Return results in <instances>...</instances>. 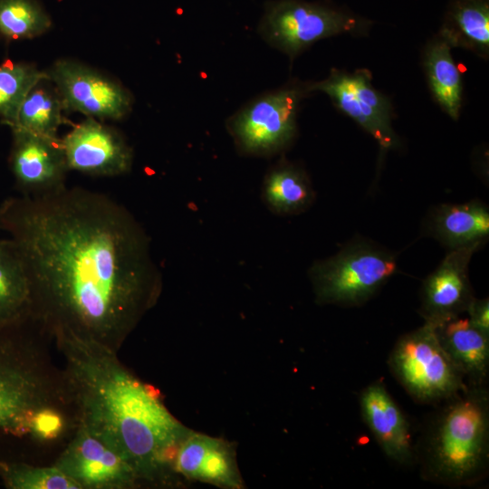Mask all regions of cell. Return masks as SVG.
Masks as SVG:
<instances>
[{
    "mask_svg": "<svg viewBox=\"0 0 489 489\" xmlns=\"http://www.w3.org/2000/svg\"><path fill=\"white\" fill-rule=\"evenodd\" d=\"M0 229L22 255L30 318L118 352L157 302L162 278L150 240L111 197L82 187L11 197Z\"/></svg>",
    "mask_w": 489,
    "mask_h": 489,
    "instance_id": "cell-1",
    "label": "cell"
},
{
    "mask_svg": "<svg viewBox=\"0 0 489 489\" xmlns=\"http://www.w3.org/2000/svg\"><path fill=\"white\" fill-rule=\"evenodd\" d=\"M64 359L63 386L79 424L117 450L139 478L168 467L188 430L168 411L158 390L131 374L117 352L72 334H53Z\"/></svg>",
    "mask_w": 489,
    "mask_h": 489,
    "instance_id": "cell-2",
    "label": "cell"
},
{
    "mask_svg": "<svg viewBox=\"0 0 489 489\" xmlns=\"http://www.w3.org/2000/svg\"><path fill=\"white\" fill-rule=\"evenodd\" d=\"M444 402L417 449L421 475L445 485H471L484 479L488 471V389L486 386L468 385Z\"/></svg>",
    "mask_w": 489,
    "mask_h": 489,
    "instance_id": "cell-3",
    "label": "cell"
},
{
    "mask_svg": "<svg viewBox=\"0 0 489 489\" xmlns=\"http://www.w3.org/2000/svg\"><path fill=\"white\" fill-rule=\"evenodd\" d=\"M0 328V436L30 434L34 414L52 405L54 389L22 329Z\"/></svg>",
    "mask_w": 489,
    "mask_h": 489,
    "instance_id": "cell-4",
    "label": "cell"
},
{
    "mask_svg": "<svg viewBox=\"0 0 489 489\" xmlns=\"http://www.w3.org/2000/svg\"><path fill=\"white\" fill-rule=\"evenodd\" d=\"M396 256L365 240H354L333 256L315 262L309 275L317 302L358 306L394 274Z\"/></svg>",
    "mask_w": 489,
    "mask_h": 489,
    "instance_id": "cell-5",
    "label": "cell"
},
{
    "mask_svg": "<svg viewBox=\"0 0 489 489\" xmlns=\"http://www.w3.org/2000/svg\"><path fill=\"white\" fill-rule=\"evenodd\" d=\"M388 365L405 390L421 403L444 402L468 387L429 322L398 340Z\"/></svg>",
    "mask_w": 489,
    "mask_h": 489,
    "instance_id": "cell-6",
    "label": "cell"
},
{
    "mask_svg": "<svg viewBox=\"0 0 489 489\" xmlns=\"http://www.w3.org/2000/svg\"><path fill=\"white\" fill-rule=\"evenodd\" d=\"M368 19L327 5L304 0H273L266 4L259 34L273 48L293 60L312 43L341 34H363Z\"/></svg>",
    "mask_w": 489,
    "mask_h": 489,
    "instance_id": "cell-7",
    "label": "cell"
},
{
    "mask_svg": "<svg viewBox=\"0 0 489 489\" xmlns=\"http://www.w3.org/2000/svg\"><path fill=\"white\" fill-rule=\"evenodd\" d=\"M309 92L306 84H289L251 100L226 120L239 153L259 158L280 154L293 141L297 112Z\"/></svg>",
    "mask_w": 489,
    "mask_h": 489,
    "instance_id": "cell-8",
    "label": "cell"
},
{
    "mask_svg": "<svg viewBox=\"0 0 489 489\" xmlns=\"http://www.w3.org/2000/svg\"><path fill=\"white\" fill-rule=\"evenodd\" d=\"M48 72L64 110L87 117L120 120L132 109L133 97L120 82L72 59H61Z\"/></svg>",
    "mask_w": 489,
    "mask_h": 489,
    "instance_id": "cell-9",
    "label": "cell"
},
{
    "mask_svg": "<svg viewBox=\"0 0 489 489\" xmlns=\"http://www.w3.org/2000/svg\"><path fill=\"white\" fill-rule=\"evenodd\" d=\"M306 88L309 92L327 94L335 106L371 134L383 149H391L398 143L391 127V105L374 89L369 72L346 73L332 70L327 78L308 83Z\"/></svg>",
    "mask_w": 489,
    "mask_h": 489,
    "instance_id": "cell-10",
    "label": "cell"
},
{
    "mask_svg": "<svg viewBox=\"0 0 489 489\" xmlns=\"http://www.w3.org/2000/svg\"><path fill=\"white\" fill-rule=\"evenodd\" d=\"M55 465L81 489H127L140 479L124 456L80 424Z\"/></svg>",
    "mask_w": 489,
    "mask_h": 489,
    "instance_id": "cell-11",
    "label": "cell"
},
{
    "mask_svg": "<svg viewBox=\"0 0 489 489\" xmlns=\"http://www.w3.org/2000/svg\"><path fill=\"white\" fill-rule=\"evenodd\" d=\"M68 170L96 177L129 173L133 150L123 135L97 119L87 117L62 139Z\"/></svg>",
    "mask_w": 489,
    "mask_h": 489,
    "instance_id": "cell-12",
    "label": "cell"
},
{
    "mask_svg": "<svg viewBox=\"0 0 489 489\" xmlns=\"http://www.w3.org/2000/svg\"><path fill=\"white\" fill-rule=\"evenodd\" d=\"M9 128L12 131L9 166L21 195L36 196L64 187L69 170L61 139L17 126Z\"/></svg>",
    "mask_w": 489,
    "mask_h": 489,
    "instance_id": "cell-13",
    "label": "cell"
},
{
    "mask_svg": "<svg viewBox=\"0 0 489 489\" xmlns=\"http://www.w3.org/2000/svg\"><path fill=\"white\" fill-rule=\"evenodd\" d=\"M477 246L450 250L424 281L420 313L426 322L438 326L466 312L475 299L468 265Z\"/></svg>",
    "mask_w": 489,
    "mask_h": 489,
    "instance_id": "cell-14",
    "label": "cell"
},
{
    "mask_svg": "<svg viewBox=\"0 0 489 489\" xmlns=\"http://www.w3.org/2000/svg\"><path fill=\"white\" fill-rule=\"evenodd\" d=\"M361 416L384 454L397 464L414 463L408 423L385 385L376 381L360 393Z\"/></svg>",
    "mask_w": 489,
    "mask_h": 489,
    "instance_id": "cell-15",
    "label": "cell"
},
{
    "mask_svg": "<svg viewBox=\"0 0 489 489\" xmlns=\"http://www.w3.org/2000/svg\"><path fill=\"white\" fill-rule=\"evenodd\" d=\"M171 468L187 478L216 486L243 485L229 446L220 439L189 430L177 447Z\"/></svg>",
    "mask_w": 489,
    "mask_h": 489,
    "instance_id": "cell-16",
    "label": "cell"
},
{
    "mask_svg": "<svg viewBox=\"0 0 489 489\" xmlns=\"http://www.w3.org/2000/svg\"><path fill=\"white\" fill-rule=\"evenodd\" d=\"M436 327L444 350L469 386H486L489 371V334L468 318L451 319Z\"/></svg>",
    "mask_w": 489,
    "mask_h": 489,
    "instance_id": "cell-17",
    "label": "cell"
},
{
    "mask_svg": "<svg viewBox=\"0 0 489 489\" xmlns=\"http://www.w3.org/2000/svg\"><path fill=\"white\" fill-rule=\"evenodd\" d=\"M427 230L450 250L480 247L489 235V211L480 201L443 204L430 215Z\"/></svg>",
    "mask_w": 489,
    "mask_h": 489,
    "instance_id": "cell-18",
    "label": "cell"
},
{
    "mask_svg": "<svg viewBox=\"0 0 489 489\" xmlns=\"http://www.w3.org/2000/svg\"><path fill=\"white\" fill-rule=\"evenodd\" d=\"M30 284L15 243L0 239V328L22 323L30 318Z\"/></svg>",
    "mask_w": 489,
    "mask_h": 489,
    "instance_id": "cell-19",
    "label": "cell"
},
{
    "mask_svg": "<svg viewBox=\"0 0 489 489\" xmlns=\"http://www.w3.org/2000/svg\"><path fill=\"white\" fill-rule=\"evenodd\" d=\"M315 193L306 173L285 160L272 167L263 181L262 198L266 206L280 216L297 215L307 210Z\"/></svg>",
    "mask_w": 489,
    "mask_h": 489,
    "instance_id": "cell-20",
    "label": "cell"
},
{
    "mask_svg": "<svg viewBox=\"0 0 489 489\" xmlns=\"http://www.w3.org/2000/svg\"><path fill=\"white\" fill-rule=\"evenodd\" d=\"M452 46L487 56L489 51V0H452L439 33Z\"/></svg>",
    "mask_w": 489,
    "mask_h": 489,
    "instance_id": "cell-21",
    "label": "cell"
},
{
    "mask_svg": "<svg viewBox=\"0 0 489 489\" xmlns=\"http://www.w3.org/2000/svg\"><path fill=\"white\" fill-rule=\"evenodd\" d=\"M451 48L439 35L427 49L425 66L436 101L451 118L457 120L462 105V82Z\"/></svg>",
    "mask_w": 489,
    "mask_h": 489,
    "instance_id": "cell-22",
    "label": "cell"
},
{
    "mask_svg": "<svg viewBox=\"0 0 489 489\" xmlns=\"http://www.w3.org/2000/svg\"><path fill=\"white\" fill-rule=\"evenodd\" d=\"M50 80L38 82L27 94L17 114V126L28 131L58 138L57 131L63 122V103L56 88L48 83ZM11 127V126H10Z\"/></svg>",
    "mask_w": 489,
    "mask_h": 489,
    "instance_id": "cell-23",
    "label": "cell"
},
{
    "mask_svg": "<svg viewBox=\"0 0 489 489\" xmlns=\"http://www.w3.org/2000/svg\"><path fill=\"white\" fill-rule=\"evenodd\" d=\"M43 80H50L48 72L33 63L12 60L0 63V120L4 124L15 123L25 97Z\"/></svg>",
    "mask_w": 489,
    "mask_h": 489,
    "instance_id": "cell-24",
    "label": "cell"
},
{
    "mask_svg": "<svg viewBox=\"0 0 489 489\" xmlns=\"http://www.w3.org/2000/svg\"><path fill=\"white\" fill-rule=\"evenodd\" d=\"M51 26V17L35 0H0L1 37L8 41L33 39Z\"/></svg>",
    "mask_w": 489,
    "mask_h": 489,
    "instance_id": "cell-25",
    "label": "cell"
},
{
    "mask_svg": "<svg viewBox=\"0 0 489 489\" xmlns=\"http://www.w3.org/2000/svg\"><path fill=\"white\" fill-rule=\"evenodd\" d=\"M0 478L9 489H81L55 465L34 466L13 460H0Z\"/></svg>",
    "mask_w": 489,
    "mask_h": 489,
    "instance_id": "cell-26",
    "label": "cell"
},
{
    "mask_svg": "<svg viewBox=\"0 0 489 489\" xmlns=\"http://www.w3.org/2000/svg\"><path fill=\"white\" fill-rule=\"evenodd\" d=\"M64 427L62 414L54 407L36 411L31 420L30 434L43 440H53Z\"/></svg>",
    "mask_w": 489,
    "mask_h": 489,
    "instance_id": "cell-27",
    "label": "cell"
},
{
    "mask_svg": "<svg viewBox=\"0 0 489 489\" xmlns=\"http://www.w3.org/2000/svg\"><path fill=\"white\" fill-rule=\"evenodd\" d=\"M466 312L470 322L482 331L489 334V301L488 298L474 299L470 303Z\"/></svg>",
    "mask_w": 489,
    "mask_h": 489,
    "instance_id": "cell-28",
    "label": "cell"
}]
</instances>
